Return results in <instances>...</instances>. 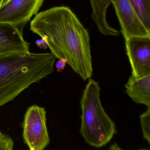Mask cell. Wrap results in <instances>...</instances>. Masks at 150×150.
I'll use <instances>...</instances> for the list:
<instances>
[{
    "label": "cell",
    "mask_w": 150,
    "mask_h": 150,
    "mask_svg": "<svg viewBox=\"0 0 150 150\" xmlns=\"http://www.w3.org/2000/svg\"><path fill=\"white\" fill-rule=\"evenodd\" d=\"M30 30L47 43L56 58L67 64L83 80L93 73L90 37L87 30L68 7H54L38 13Z\"/></svg>",
    "instance_id": "1"
},
{
    "label": "cell",
    "mask_w": 150,
    "mask_h": 150,
    "mask_svg": "<svg viewBox=\"0 0 150 150\" xmlns=\"http://www.w3.org/2000/svg\"><path fill=\"white\" fill-rule=\"evenodd\" d=\"M56 59L50 53L0 56V107L52 74Z\"/></svg>",
    "instance_id": "2"
},
{
    "label": "cell",
    "mask_w": 150,
    "mask_h": 150,
    "mask_svg": "<svg viewBox=\"0 0 150 150\" xmlns=\"http://www.w3.org/2000/svg\"><path fill=\"white\" fill-rule=\"evenodd\" d=\"M99 83L90 78L80 101V132L86 143L96 148L107 145L117 132L115 124L102 107Z\"/></svg>",
    "instance_id": "3"
},
{
    "label": "cell",
    "mask_w": 150,
    "mask_h": 150,
    "mask_svg": "<svg viewBox=\"0 0 150 150\" xmlns=\"http://www.w3.org/2000/svg\"><path fill=\"white\" fill-rule=\"evenodd\" d=\"M23 139L30 150H43L50 143L46 125V112L34 105L27 110L23 123Z\"/></svg>",
    "instance_id": "4"
},
{
    "label": "cell",
    "mask_w": 150,
    "mask_h": 150,
    "mask_svg": "<svg viewBox=\"0 0 150 150\" xmlns=\"http://www.w3.org/2000/svg\"><path fill=\"white\" fill-rule=\"evenodd\" d=\"M45 0H10L0 8V22L12 24L23 32L25 25L36 15Z\"/></svg>",
    "instance_id": "5"
},
{
    "label": "cell",
    "mask_w": 150,
    "mask_h": 150,
    "mask_svg": "<svg viewBox=\"0 0 150 150\" xmlns=\"http://www.w3.org/2000/svg\"><path fill=\"white\" fill-rule=\"evenodd\" d=\"M132 76L140 78L150 74V37H132L125 40Z\"/></svg>",
    "instance_id": "6"
},
{
    "label": "cell",
    "mask_w": 150,
    "mask_h": 150,
    "mask_svg": "<svg viewBox=\"0 0 150 150\" xmlns=\"http://www.w3.org/2000/svg\"><path fill=\"white\" fill-rule=\"evenodd\" d=\"M121 26V31L125 40L132 37H150L139 20L129 0H110Z\"/></svg>",
    "instance_id": "7"
},
{
    "label": "cell",
    "mask_w": 150,
    "mask_h": 150,
    "mask_svg": "<svg viewBox=\"0 0 150 150\" xmlns=\"http://www.w3.org/2000/svg\"><path fill=\"white\" fill-rule=\"evenodd\" d=\"M22 33L12 24L0 22V56L30 52V44Z\"/></svg>",
    "instance_id": "8"
},
{
    "label": "cell",
    "mask_w": 150,
    "mask_h": 150,
    "mask_svg": "<svg viewBox=\"0 0 150 150\" xmlns=\"http://www.w3.org/2000/svg\"><path fill=\"white\" fill-rule=\"evenodd\" d=\"M125 92L134 102L150 107V74L140 78L131 76Z\"/></svg>",
    "instance_id": "9"
},
{
    "label": "cell",
    "mask_w": 150,
    "mask_h": 150,
    "mask_svg": "<svg viewBox=\"0 0 150 150\" xmlns=\"http://www.w3.org/2000/svg\"><path fill=\"white\" fill-rule=\"evenodd\" d=\"M93 9L91 17L98 30L104 36H117L119 32L110 25L107 20V12L110 0H90Z\"/></svg>",
    "instance_id": "10"
},
{
    "label": "cell",
    "mask_w": 150,
    "mask_h": 150,
    "mask_svg": "<svg viewBox=\"0 0 150 150\" xmlns=\"http://www.w3.org/2000/svg\"><path fill=\"white\" fill-rule=\"evenodd\" d=\"M139 20L150 32V0H129Z\"/></svg>",
    "instance_id": "11"
},
{
    "label": "cell",
    "mask_w": 150,
    "mask_h": 150,
    "mask_svg": "<svg viewBox=\"0 0 150 150\" xmlns=\"http://www.w3.org/2000/svg\"><path fill=\"white\" fill-rule=\"evenodd\" d=\"M140 122L143 138L150 144V107L140 115Z\"/></svg>",
    "instance_id": "12"
},
{
    "label": "cell",
    "mask_w": 150,
    "mask_h": 150,
    "mask_svg": "<svg viewBox=\"0 0 150 150\" xmlns=\"http://www.w3.org/2000/svg\"><path fill=\"white\" fill-rule=\"evenodd\" d=\"M13 146V139L0 132V150H12Z\"/></svg>",
    "instance_id": "13"
},
{
    "label": "cell",
    "mask_w": 150,
    "mask_h": 150,
    "mask_svg": "<svg viewBox=\"0 0 150 150\" xmlns=\"http://www.w3.org/2000/svg\"><path fill=\"white\" fill-rule=\"evenodd\" d=\"M67 63V59H66L62 58L59 59L56 64L57 71L59 72H61L64 69Z\"/></svg>",
    "instance_id": "14"
},
{
    "label": "cell",
    "mask_w": 150,
    "mask_h": 150,
    "mask_svg": "<svg viewBox=\"0 0 150 150\" xmlns=\"http://www.w3.org/2000/svg\"><path fill=\"white\" fill-rule=\"evenodd\" d=\"M36 44L38 47L43 50H46L48 47V45L46 42L42 38V39H38L36 41Z\"/></svg>",
    "instance_id": "15"
},
{
    "label": "cell",
    "mask_w": 150,
    "mask_h": 150,
    "mask_svg": "<svg viewBox=\"0 0 150 150\" xmlns=\"http://www.w3.org/2000/svg\"><path fill=\"white\" fill-rule=\"evenodd\" d=\"M10 0H2V2H1V4L0 5V8L4 6V5L6 4L8 2H9Z\"/></svg>",
    "instance_id": "16"
},
{
    "label": "cell",
    "mask_w": 150,
    "mask_h": 150,
    "mask_svg": "<svg viewBox=\"0 0 150 150\" xmlns=\"http://www.w3.org/2000/svg\"><path fill=\"white\" fill-rule=\"evenodd\" d=\"M2 0H0V5L1 4V2H2Z\"/></svg>",
    "instance_id": "17"
}]
</instances>
